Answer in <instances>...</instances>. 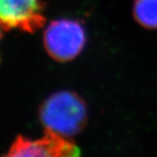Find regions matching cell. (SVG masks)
<instances>
[{
	"label": "cell",
	"instance_id": "4",
	"mask_svg": "<svg viewBox=\"0 0 157 157\" xmlns=\"http://www.w3.org/2000/svg\"><path fill=\"white\" fill-rule=\"evenodd\" d=\"M79 150L67 137L45 130L38 140H30L18 135L11 145L7 156H76Z\"/></svg>",
	"mask_w": 157,
	"mask_h": 157
},
{
	"label": "cell",
	"instance_id": "3",
	"mask_svg": "<svg viewBox=\"0 0 157 157\" xmlns=\"http://www.w3.org/2000/svg\"><path fill=\"white\" fill-rule=\"evenodd\" d=\"M45 23L41 0H0V26L33 33Z\"/></svg>",
	"mask_w": 157,
	"mask_h": 157
},
{
	"label": "cell",
	"instance_id": "5",
	"mask_svg": "<svg viewBox=\"0 0 157 157\" xmlns=\"http://www.w3.org/2000/svg\"><path fill=\"white\" fill-rule=\"evenodd\" d=\"M133 11L136 21L142 26L157 28V0H135Z\"/></svg>",
	"mask_w": 157,
	"mask_h": 157
},
{
	"label": "cell",
	"instance_id": "1",
	"mask_svg": "<svg viewBox=\"0 0 157 157\" xmlns=\"http://www.w3.org/2000/svg\"><path fill=\"white\" fill-rule=\"evenodd\" d=\"M39 119L45 130L68 138L78 134L85 127L87 120L86 106L73 92H58L41 105Z\"/></svg>",
	"mask_w": 157,
	"mask_h": 157
},
{
	"label": "cell",
	"instance_id": "2",
	"mask_svg": "<svg viewBox=\"0 0 157 157\" xmlns=\"http://www.w3.org/2000/svg\"><path fill=\"white\" fill-rule=\"evenodd\" d=\"M86 41L80 23L71 19L52 22L44 33V45L47 53L58 61H69L78 56Z\"/></svg>",
	"mask_w": 157,
	"mask_h": 157
}]
</instances>
